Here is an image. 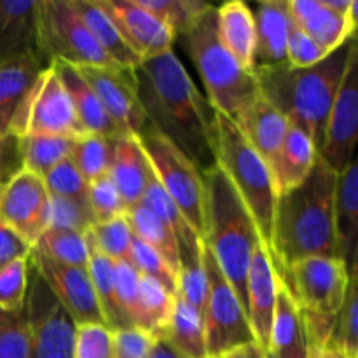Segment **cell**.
Here are the masks:
<instances>
[{
  "mask_svg": "<svg viewBox=\"0 0 358 358\" xmlns=\"http://www.w3.org/2000/svg\"><path fill=\"white\" fill-rule=\"evenodd\" d=\"M124 219L133 236L152 250H156L175 269L178 276L177 240H175L173 233L166 227V224L161 222L142 203L126 210Z\"/></svg>",
  "mask_w": 358,
  "mask_h": 358,
  "instance_id": "cell-32",
  "label": "cell"
},
{
  "mask_svg": "<svg viewBox=\"0 0 358 358\" xmlns=\"http://www.w3.org/2000/svg\"><path fill=\"white\" fill-rule=\"evenodd\" d=\"M133 72L147 124L178 147L199 171L215 166L213 108L175 52L142 62Z\"/></svg>",
  "mask_w": 358,
  "mask_h": 358,
  "instance_id": "cell-1",
  "label": "cell"
},
{
  "mask_svg": "<svg viewBox=\"0 0 358 358\" xmlns=\"http://www.w3.org/2000/svg\"><path fill=\"white\" fill-rule=\"evenodd\" d=\"M28 264L30 259H24L0 269V310L9 313L23 311L28 290Z\"/></svg>",
  "mask_w": 358,
  "mask_h": 358,
  "instance_id": "cell-43",
  "label": "cell"
},
{
  "mask_svg": "<svg viewBox=\"0 0 358 358\" xmlns=\"http://www.w3.org/2000/svg\"><path fill=\"white\" fill-rule=\"evenodd\" d=\"M280 275L273 262L271 252L259 243L252 254L247 275V317L254 341L264 352L269 348L273 317H275L276 297H278Z\"/></svg>",
  "mask_w": 358,
  "mask_h": 358,
  "instance_id": "cell-18",
  "label": "cell"
},
{
  "mask_svg": "<svg viewBox=\"0 0 358 358\" xmlns=\"http://www.w3.org/2000/svg\"><path fill=\"white\" fill-rule=\"evenodd\" d=\"M142 205L145 206V208H149L161 222L166 224L168 229L173 233L175 240H178L182 234L187 233V231L191 229V226L185 222L182 213L178 212L177 205H175V203L171 201L170 196L164 192V189L161 187L159 182L156 180V177L150 180L149 187H147L145 194H143Z\"/></svg>",
  "mask_w": 358,
  "mask_h": 358,
  "instance_id": "cell-48",
  "label": "cell"
},
{
  "mask_svg": "<svg viewBox=\"0 0 358 358\" xmlns=\"http://www.w3.org/2000/svg\"><path fill=\"white\" fill-rule=\"evenodd\" d=\"M150 358H184V357L178 355L173 348H170L163 339L156 338L154 339L152 352H150Z\"/></svg>",
  "mask_w": 358,
  "mask_h": 358,
  "instance_id": "cell-56",
  "label": "cell"
},
{
  "mask_svg": "<svg viewBox=\"0 0 358 358\" xmlns=\"http://www.w3.org/2000/svg\"><path fill=\"white\" fill-rule=\"evenodd\" d=\"M72 6L90 34L93 35L98 48L114 65L135 70L142 63L121 37L110 17L98 7L96 0H72Z\"/></svg>",
  "mask_w": 358,
  "mask_h": 358,
  "instance_id": "cell-29",
  "label": "cell"
},
{
  "mask_svg": "<svg viewBox=\"0 0 358 358\" xmlns=\"http://www.w3.org/2000/svg\"><path fill=\"white\" fill-rule=\"evenodd\" d=\"M336 257L345 264L350 276H357L358 241V163L353 159L336 178L334 191Z\"/></svg>",
  "mask_w": 358,
  "mask_h": 358,
  "instance_id": "cell-22",
  "label": "cell"
},
{
  "mask_svg": "<svg viewBox=\"0 0 358 358\" xmlns=\"http://www.w3.org/2000/svg\"><path fill=\"white\" fill-rule=\"evenodd\" d=\"M318 150L313 140L299 126L289 122L285 138H283L280 152L273 166L276 194L290 191L303 184L310 177L315 163H317Z\"/></svg>",
  "mask_w": 358,
  "mask_h": 358,
  "instance_id": "cell-27",
  "label": "cell"
},
{
  "mask_svg": "<svg viewBox=\"0 0 358 358\" xmlns=\"http://www.w3.org/2000/svg\"><path fill=\"white\" fill-rule=\"evenodd\" d=\"M217 31L231 56L243 69L254 70L255 27L250 7L238 0L217 7Z\"/></svg>",
  "mask_w": 358,
  "mask_h": 358,
  "instance_id": "cell-28",
  "label": "cell"
},
{
  "mask_svg": "<svg viewBox=\"0 0 358 358\" xmlns=\"http://www.w3.org/2000/svg\"><path fill=\"white\" fill-rule=\"evenodd\" d=\"M327 52L315 44L303 30L292 23L289 34V41H287V63L294 69H306V66H313L320 63L322 59L327 58Z\"/></svg>",
  "mask_w": 358,
  "mask_h": 358,
  "instance_id": "cell-50",
  "label": "cell"
},
{
  "mask_svg": "<svg viewBox=\"0 0 358 358\" xmlns=\"http://www.w3.org/2000/svg\"><path fill=\"white\" fill-rule=\"evenodd\" d=\"M30 262L37 269L52 296L56 297V301L65 308L73 324L107 325L96 296H94L87 268L59 264V262L44 257L37 250H31Z\"/></svg>",
  "mask_w": 358,
  "mask_h": 358,
  "instance_id": "cell-16",
  "label": "cell"
},
{
  "mask_svg": "<svg viewBox=\"0 0 358 358\" xmlns=\"http://www.w3.org/2000/svg\"><path fill=\"white\" fill-rule=\"evenodd\" d=\"M0 220L34 247L49 227V192L38 175L23 170L0 189Z\"/></svg>",
  "mask_w": 358,
  "mask_h": 358,
  "instance_id": "cell-15",
  "label": "cell"
},
{
  "mask_svg": "<svg viewBox=\"0 0 358 358\" xmlns=\"http://www.w3.org/2000/svg\"><path fill=\"white\" fill-rule=\"evenodd\" d=\"M34 250L51 261L73 268H87L90 250H87L84 233L69 229H45L34 245Z\"/></svg>",
  "mask_w": 358,
  "mask_h": 358,
  "instance_id": "cell-36",
  "label": "cell"
},
{
  "mask_svg": "<svg viewBox=\"0 0 358 358\" xmlns=\"http://www.w3.org/2000/svg\"><path fill=\"white\" fill-rule=\"evenodd\" d=\"M250 10L255 27L254 70L287 63V41L292 27L289 0L259 2Z\"/></svg>",
  "mask_w": 358,
  "mask_h": 358,
  "instance_id": "cell-21",
  "label": "cell"
},
{
  "mask_svg": "<svg viewBox=\"0 0 358 358\" xmlns=\"http://www.w3.org/2000/svg\"><path fill=\"white\" fill-rule=\"evenodd\" d=\"M266 358H310V343H308L306 329H304L303 334H301L292 345L280 350V352L266 353Z\"/></svg>",
  "mask_w": 358,
  "mask_h": 358,
  "instance_id": "cell-54",
  "label": "cell"
},
{
  "mask_svg": "<svg viewBox=\"0 0 358 358\" xmlns=\"http://www.w3.org/2000/svg\"><path fill=\"white\" fill-rule=\"evenodd\" d=\"M280 278L303 313L336 317L353 276L339 259L306 257L280 273Z\"/></svg>",
  "mask_w": 358,
  "mask_h": 358,
  "instance_id": "cell-10",
  "label": "cell"
},
{
  "mask_svg": "<svg viewBox=\"0 0 358 358\" xmlns=\"http://www.w3.org/2000/svg\"><path fill=\"white\" fill-rule=\"evenodd\" d=\"M84 236L87 250L96 252L112 262H129L133 234L124 215L108 222L93 224Z\"/></svg>",
  "mask_w": 358,
  "mask_h": 358,
  "instance_id": "cell-35",
  "label": "cell"
},
{
  "mask_svg": "<svg viewBox=\"0 0 358 358\" xmlns=\"http://www.w3.org/2000/svg\"><path fill=\"white\" fill-rule=\"evenodd\" d=\"M159 338L184 358H208L203 317L182 297H175L173 311Z\"/></svg>",
  "mask_w": 358,
  "mask_h": 358,
  "instance_id": "cell-30",
  "label": "cell"
},
{
  "mask_svg": "<svg viewBox=\"0 0 358 358\" xmlns=\"http://www.w3.org/2000/svg\"><path fill=\"white\" fill-rule=\"evenodd\" d=\"M358 290H357V276H353L350 282L348 292H346L345 303L341 310L334 317L331 336H329L327 345L338 350L346 358H358Z\"/></svg>",
  "mask_w": 358,
  "mask_h": 358,
  "instance_id": "cell-40",
  "label": "cell"
},
{
  "mask_svg": "<svg viewBox=\"0 0 358 358\" xmlns=\"http://www.w3.org/2000/svg\"><path fill=\"white\" fill-rule=\"evenodd\" d=\"M289 10L292 23L327 55L341 48L357 34L358 14L341 16L327 9L322 0H289Z\"/></svg>",
  "mask_w": 358,
  "mask_h": 358,
  "instance_id": "cell-19",
  "label": "cell"
},
{
  "mask_svg": "<svg viewBox=\"0 0 358 358\" xmlns=\"http://www.w3.org/2000/svg\"><path fill=\"white\" fill-rule=\"evenodd\" d=\"M304 315L296 301L292 299L287 290L285 283L280 278L278 297H276L275 317H273L271 334H269V348L266 353L280 352L292 345L297 338L304 332Z\"/></svg>",
  "mask_w": 358,
  "mask_h": 358,
  "instance_id": "cell-38",
  "label": "cell"
},
{
  "mask_svg": "<svg viewBox=\"0 0 358 358\" xmlns=\"http://www.w3.org/2000/svg\"><path fill=\"white\" fill-rule=\"evenodd\" d=\"M73 138L52 135H28L21 138L23 170L44 177L56 164L65 161L72 150Z\"/></svg>",
  "mask_w": 358,
  "mask_h": 358,
  "instance_id": "cell-34",
  "label": "cell"
},
{
  "mask_svg": "<svg viewBox=\"0 0 358 358\" xmlns=\"http://www.w3.org/2000/svg\"><path fill=\"white\" fill-rule=\"evenodd\" d=\"M358 131V42L353 38L350 48L348 65L343 76L334 103L329 112L324 140L318 157L334 173H343L355 159Z\"/></svg>",
  "mask_w": 358,
  "mask_h": 358,
  "instance_id": "cell-13",
  "label": "cell"
},
{
  "mask_svg": "<svg viewBox=\"0 0 358 358\" xmlns=\"http://www.w3.org/2000/svg\"><path fill=\"white\" fill-rule=\"evenodd\" d=\"M213 157L254 219L261 241L269 250L276 187L271 170L226 114L213 110Z\"/></svg>",
  "mask_w": 358,
  "mask_h": 358,
  "instance_id": "cell-6",
  "label": "cell"
},
{
  "mask_svg": "<svg viewBox=\"0 0 358 358\" xmlns=\"http://www.w3.org/2000/svg\"><path fill=\"white\" fill-rule=\"evenodd\" d=\"M31 250L34 247L27 240L0 220V269L16 261L30 259Z\"/></svg>",
  "mask_w": 358,
  "mask_h": 358,
  "instance_id": "cell-53",
  "label": "cell"
},
{
  "mask_svg": "<svg viewBox=\"0 0 358 358\" xmlns=\"http://www.w3.org/2000/svg\"><path fill=\"white\" fill-rule=\"evenodd\" d=\"M23 313L30 336V358H73L76 324L31 262Z\"/></svg>",
  "mask_w": 358,
  "mask_h": 358,
  "instance_id": "cell-12",
  "label": "cell"
},
{
  "mask_svg": "<svg viewBox=\"0 0 358 358\" xmlns=\"http://www.w3.org/2000/svg\"><path fill=\"white\" fill-rule=\"evenodd\" d=\"M51 62L41 51L14 58L0 65V135L9 133L21 103Z\"/></svg>",
  "mask_w": 358,
  "mask_h": 358,
  "instance_id": "cell-23",
  "label": "cell"
},
{
  "mask_svg": "<svg viewBox=\"0 0 358 358\" xmlns=\"http://www.w3.org/2000/svg\"><path fill=\"white\" fill-rule=\"evenodd\" d=\"M20 171H23L21 138L10 133L0 135V189Z\"/></svg>",
  "mask_w": 358,
  "mask_h": 358,
  "instance_id": "cell-52",
  "label": "cell"
},
{
  "mask_svg": "<svg viewBox=\"0 0 358 358\" xmlns=\"http://www.w3.org/2000/svg\"><path fill=\"white\" fill-rule=\"evenodd\" d=\"M87 273H90L91 283H93L94 296L100 304L101 315L112 331H122V329H133L128 318L122 313L119 306L117 294H115V278H114V262L108 261L103 255L90 250V261H87Z\"/></svg>",
  "mask_w": 358,
  "mask_h": 358,
  "instance_id": "cell-33",
  "label": "cell"
},
{
  "mask_svg": "<svg viewBox=\"0 0 358 358\" xmlns=\"http://www.w3.org/2000/svg\"><path fill=\"white\" fill-rule=\"evenodd\" d=\"M175 297L177 294L170 292L159 282L140 275L138 303H136L133 327L147 332L154 339L159 338L163 329L166 327L171 311H173Z\"/></svg>",
  "mask_w": 358,
  "mask_h": 358,
  "instance_id": "cell-31",
  "label": "cell"
},
{
  "mask_svg": "<svg viewBox=\"0 0 358 358\" xmlns=\"http://www.w3.org/2000/svg\"><path fill=\"white\" fill-rule=\"evenodd\" d=\"M0 358H30V336L23 311L0 310Z\"/></svg>",
  "mask_w": 358,
  "mask_h": 358,
  "instance_id": "cell-44",
  "label": "cell"
},
{
  "mask_svg": "<svg viewBox=\"0 0 358 358\" xmlns=\"http://www.w3.org/2000/svg\"><path fill=\"white\" fill-rule=\"evenodd\" d=\"M180 38L205 84L208 103L236 121L261 96V90L254 70L243 69L220 42L217 7L206 9Z\"/></svg>",
  "mask_w": 358,
  "mask_h": 358,
  "instance_id": "cell-5",
  "label": "cell"
},
{
  "mask_svg": "<svg viewBox=\"0 0 358 358\" xmlns=\"http://www.w3.org/2000/svg\"><path fill=\"white\" fill-rule=\"evenodd\" d=\"M94 224L90 206L84 203L49 196V227L48 229H69L86 233Z\"/></svg>",
  "mask_w": 358,
  "mask_h": 358,
  "instance_id": "cell-47",
  "label": "cell"
},
{
  "mask_svg": "<svg viewBox=\"0 0 358 358\" xmlns=\"http://www.w3.org/2000/svg\"><path fill=\"white\" fill-rule=\"evenodd\" d=\"M37 45L49 62L80 66H117L103 55L72 0H37Z\"/></svg>",
  "mask_w": 358,
  "mask_h": 358,
  "instance_id": "cell-8",
  "label": "cell"
},
{
  "mask_svg": "<svg viewBox=\"0 0 358 358\" xmlns=\"http://www.w3.org/2000/svg\"><path fill=\"white\" fill-rule=\"evenodd\" d=\"M205 185L203 245L247 310V275L252 254L261 243L254 219L219 166L201 171Z\"/></svg>",
  "mask_w": 358,
  "mask_h": 358,
  "instance_id": "cell-4",
  "label": "cell"
},
{
  "mask_svg": "<svg viewBox=\"0 0 358 358\" xmlns=\"http://www.w3.org/2000/svg\"><path fill=\"white\" fill-rule=\"evenodd\" d=\"M140 145L149 157L150 168L178 212L198 236L203 238L205 227V185L201 171L178 147L149 124L140 131Z\"/></svg>",
  "mask_w": 358,
  "mask_h": 358,
  "instance_id": "cell-7",
  "label": "cell"
},
{
  "mask_svg": "<svg viewBox=\"0 0 358 358\" xmlns=\"http://www.w3.org/2000/svg\"><path fill=\"white\" fill-rule=\"evenodd\" d=\"M38 51L37 2L0 0V65Z\"/></svg>",
  "mask_w": 358,
  "mask_h": 358,
  "instance_id": "cell-25",
  "label": "cell"
},
{
  "mask_svg": "<svg viewBox=\"0 0 358 358\" xmlns=\"http://www.w3.org/2000/svg\"><path fill=\"white\" fill-rule=\"evenodd\" d=\"M70 161L87 184L108 175L112 159V140L93 133H84L72 142Z\"/></svg>",
  "mask_w": 358,
  "mask_h": 358,
  "instance_id": "cell-37",
  "label": "cell"
},
{
  "mask_svg": "<svg viewBox=\"0 0 358 358\" xmlns=\"http://www.w3.org/2000/svg\"><path fill=\"white\" fill-rule=\"evenodd\" d=\"M203 266L206 273V299L203 308L206 353L220 358L255 341L243 303L206 247L203 248Z\"/></svg>",
  "mask_w": 358,
  "mask_h": 358,
  "instance_id": "cell-9",
  "label": "cell"
},
{
  "mask_svg": "<svg viewBox=\"0 0 358 358\" xmlns=\"http://www.w3.org/2000/svg\"><path fill=\"white\" fill-rule=\"evenodd\" d=\"M353 38L313 66L294 69L289 63H282L254 70L262 96L282 112L287 121L306 131L317 150L322 145L329 112L346 72Z\"/></svg>",
  "mask_w": 358,
  "mask_h": 358,
  "instance_id": "cell-3",
  "label": "cell"
},
{
  "mask_svg": "<svg viewBox=\"0 0 358 358\" xmlns=\"http://www.w3.org/2000/svg\"><path fill=\"white\" fill-rule=\"evenodd\" d=\"M73 358H114V331L107 325H76Z\"/></svg>",
  "mask_w": 358,
  "mask_h": 358,
  "instance_id": "cell-46",
  "label": "cell"
},
{
  "mask_svg": "<svg viewBox=\"0 0 358 358\" xmlns=\"http://www.w3.org/2000/svg\"><path fill=\"white\" fill-rule=\"evenodd\" d=\"M220 358H266V352L257 343H250V345H245L241 348L233 350V352Z\"/></svg>",
  "mask_w": 358,
  "mask_h": 358,
  "instance_id": "cell-55",
  "label": "cell"
},
{
  "mask_svg": "<svg viewBox=\"0 0 358 358\" xmlns=\"http://www.w3.org/2000/svg\"><path fill=\"white\" fill-rule=\"evenodd\" d=\"M129 264L136 269L142 276L152 278L159 282L161 285L166 287L170 292L177 294L178 289V276L175 269L150 247L143 245L142 241L133 236L131 254H129Z\"/></svg>",
  "mask_w": 358,
  "mask_h": 358,
  "instance_id": "cell-42",
  "label": "cell"
},
{
  "mask_svg": "<svg viewBox=\"0 0 358 358\" xmlns=\"http://www.w3.org/2000/svg\"><path fill=\"white\" fill-rule=\"evenodd\" d=\"M336 178L317 157L303 184L276 196L269 252L278 275L301 259L336 257Z\"/></svg>",
  "mask_w": 358,
  "mask_h": 358,
  "instance_id": "cell-2",
  "label": "cell"
},
{
  "mask_svg": "<svg viewBox=\"0 0 358 358\" xmlns=\"http://www.w3.org/2000/svg\"><path fill=\"white\" fill-rule=\"evenodd\" d=\"M208 358H217V357H208Z\"/></svg>",
  "mask_w": 358,
  "mask_h": 358,
  "instance_id": "cell-58",
  "label": "cell"
},
{
  "mask_svg": "<svg viewBox=\"0 0 358 358\" xmlns=\"http://www.w3.org/2000/svg\"><path fill=\"white\" fill-rule=\"evenodd\" d=\"M108 177L117 189L126 210L142 203L154 173L138 136H119L112 140Z\"/></svg>",
  "mask_w": 358,
  "mask_h": 358,
  "instance_id": "cell-20",
  "label": "cell"
},
{
  "mask_svg": "<svg viewBox=\"0 0 358 358\" xmlns=\"http://www.w3.org/2000/svg\"><path fill=\"white\" fill-rule=\"evenodd\" d=\"M154 338L140 329L114 332V358H150Z\"/></svg>",
  "mask_w": 358,
  "mask_h": 358,
  "instance_id": "cell-51",
  "label": "cell"
},
{
  "mask_svg": "<svg viewBox=\"0 0 358 358\" xmlns=\"http://www.w3.org/2000/svg\"><path fill=\"white\" fill-rule=\"evenodd\" d=\"M42 180H44L49 196H56V198L70 199V201L87 205V189H90V184L84 180V177L79 173L76 164L70 161V157L56 164L49 173L42 177Z\"/></svg>",
  "mask_w": 358,
  "mask_h": 358,
  "instance_id": "cell-41",
  "label": "cell"
},
{
  "mask_svg": "<svg viewBox=\"0 0 358 358\" xmlns=\"http://www.w3.org/2000/svg\"><path fill=\"white\" fill-rule=\"evenodd\" d=\"M234 122L252 145V149L264 159L273 173L276 156H278L287 128H289V121L285 115L276 110L261 94Z\"/></svg>",
  "mask_w": 358,
  "mask_h": 358,
  "instance_id": "cell-24",
  "label": "cell"
},
{
  "mask_svg": "<svg viewBox=\"0 0 358 358\" xmlns=\"http://www.w3.org/2000/svg\"><path fill=\"white\" fill-rule=\"evenodd\" d=\"M100 100L110 121L122 136H138L147 126L138 100L135 72L122 66H80L77 69Z\"/></svg>",
  "mask_w": 358,
  "mask_h": 358,
  "instance_id": "cell-14",
  "label": "cell"
},
{
  "mask_svg": "<svg viewBox=\"0 0 358 358\" xmlns=\"http://www.w3.org/2000/svg\"><path fill=\"white\" fill-rule=\"evenodd\" d=\"M87 206H90L94 224L114 220L124 215L126 212L124 203L108 175L91 182L87 189Z\"/></svg>",
  "mask_w": 358,
  "mask_h": 358,
  "instance_id": "cell-45",
  "label": "cell"
},
{
  "mask_svg": "<svg viewBox=\"0 0 358 358\" xmlns=\"http://www.w3.org/2000/svg\"><path fill=\"white\" fill-rule=\"evenodd\" d=\"M52 69H55L56 76H58L59 83L69 93L70 101L73 105L77 119H79L80 126L86 133H93V135H100L107 140H115L122 136L117 131L114 122L107 115L105 108L101 107L100 100L91 90L90 84L86 83L79 70L76 66L69 65L63 62H51Z\"/></svg>",
  "mask_w": 358,
  "mask_h": 358,
  "instance_id": "cell-26",
  "label": "cell"
},
{
  "mask_svg": "<svg viewBox=\"0 0 358 358\" xmlns=\"http://www.w3.org/2000/svg\"><path fill=\"white\" fill-rule=\"evenodd\" d=\"M114 278L119 306H121L122 313H124L129 325L133 327L136 315V303H138L140 273L129 262H114Z\"/></svg>",
  "mask_w": 358,
  "mask_h": 358,
  "instance_id": "cell-49",
  "label": "cell"
},
{
  "mask_svg": "<svg viewBox=\"0 0 358 358\" xmlns=\"http://www.w3.org/2000/svg\"><path fill=\"white\" fill-rule=\"evenodd\" d=\"M96 3L140 62L173 51V34L136 0H96Z\"/></svg>",
  "mask_w": 358,
  "mask_h": 358,
  "instance_id": "cell-17",
  "label": "cell"
},
{
  "mask_svg": "<svg viewBox=\"0 0 358 358\" xmlns=\"http://www.w3.org/2000/svg\"><path fill=\"white\" fill-rule=\"evenodd\" d=\"M143 9L152 13L161 23L166 24L175 38H180L194 21L212 7L201 0H136Z\"/></svg>",
  "mask_w": 358,
  "mask_h": 358,
  "instance_id": "cell-39",
  "label": "cell"
},
{
  "mask_svg": "<svg viewBox=\"0 0 358 358\" xmlns=\"http://www.w3.org/2000/svg\"><path fill=\"white\" fill-rule=\"evenodd\" d=\"M310 358H346L332 346H310Z\"/></svg>",
  "mask_w": 358,
  "mask_h": 358,
  "instance_id": "cell-57",
  "label": "cell"
},
{
  "mask_svg": "<svg viewBox=\"0 0 358 358\" xmlns=\"http://www.w3.org/2000/svg\"><path fill=\"white\" fill-rule=\"evenodd\" d=\"M9 133L20 138L28 135L77 138L86 133L52 65L42 72L28 96L23 100L10 122Z\"/></svg>",
  "mask_w": 358,
  "mask_h": 358,
  "instance_id": "cell-11",
  "label": "cell"
}]
</instances>
